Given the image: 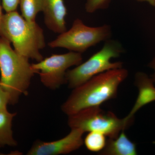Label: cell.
<instances>
[{
  "mask_svg": "<svg viewBox=\"0 0 155 155\" xmlns=\"http://www.w3.org/2000/svg\"><path fill=\"white\" fill-rule=\"evenodd\" d=\"M124 68L112 69L96 75L73 89L61 107L67 116L92 107H100L107 101L117 97L118 87L128 76Z\"/></svg>",
  "mask_w": 155,
  "mask_h": 155,
  "instance_id": "6da1fadb",
  "label": "cell"
},
{
  "mask_svg": "<svg viewBox=\"0 0 155 155\" xmlns=\"http://www.w3.org/2000/svg\"><path fill=\"white\" fill-rule=\"evenodd\" d=\"M0 35L11 43L19 54L39 62L44 59L41 50L46 46L42 28L29 22L17 11L6 13L0 23Z\"/></svg>",
  "mask_w": 155,
  "mask_h": 155,
  "instance_id": "7a4b0ae2",
  "label": "cell"
},
{
  "mask_svg": "<svg viewBox=\"0 0 155 155\" xmlns=\"http://www.w3.org/2000/svg\"><path fill=\"white\" fill-rule=\"evenodd\" d=\"M10 43L5 38H0V85L10 94V104L14 105L20 96L28 95L36 72L29 59L17 53Z\"/></svg>",
  "mask_w": 155,
  "mask_h": 155,
  "instance_id": "3957f363",
  "label": "cell"
},
{
  "mask_svg": "<svg viewBox=\"0 0 155 155\" xmlns=\"http://www.w3.org/2000/svg\"><path fill=\"white\" fill-rule=\"evenodd\" d=\"M105 42L101 50L87 61L67 71L66 81L69 88H75L103 72L122 68V62L111 61L113 58H118L124 52L121 43L111 39Z\"/></svg>",
  "mask_w": 155,
  "mask_h": 155,
  "instance_id": "277c9868",
  "label": "cell"
},
{
  "mask_svg": "<svg viewBox=\"0 0 155 155\" xmlns=\"http://www.w3.org/2000/svg\"><path fill=\"white\" fill-rule=\"evenodd\" d=\"M134 120L117 117L114 113L102 110L100 107L83 109L68 116V124L71 129L77 128L85 132L96 131L115 138L122 130L130 126Z\"/></svg>",
  "mask_w": 155,
  "mask_h": 155,
  "instance_id": "5b68a950",
  "label": "cell"
},
{
  "mask_svg": "<svg viewBox=\"0 0 155 155\" xmlns=\"http://www.w3.org/2000/svg\"><path fill=\"white\" fill-rule=\"evenodd\" d=\"M112 29L110 25L98 27L87 26L80 19H76L69 30L60 34L50 42V48H63L70 51L82 54L90 48L110 39Z\"/></svg>",
  "mask_w": 155,
  "mask_h": 155,
  "instance_id": "8992f818",
  "label": "cell"
},
{
  "mask_svg": "<svg viewBox=\"0 0 155 155\" xmlns=\"http://www.w3.org/2000/svg\"><path fill=\"white\" fill-rule=\"evenodd\" d=\"M82 60L81 54L70 51L52 55L31 65L44 86L55 90L67 84L66 75L69 68L79 65Z\"/></svg>",
  "mask_w": 155,
  "mask_h": 155,
  "instance_id": "52a82bcc",
  "label": "cell"
},
{
  "mask_svg": "<svg viewBox=\"0 0 155 155\" xmlns=\"http://www.w3.org/2000/svg\"><path fill=\"white\" fill-rule=\"evenodd\" d=\"M84 132L81 129L72 128L63 138L51 142L37 140L35 142L27 155H65L76 150L84 143L82 136Z\"/></svg>",
  "mask_w": 155,
  "mask_h": 155,
  "instance_id": "ba28073f",
  "label": "cell"
},
{
  "mask_svg": "<svg viewBox=\"0 0 155 155\" xmlns=\"http://www.w3.org/2000/svg\"><path fill=\"white\" fill-rule=\"evenodd\" d=\"M42 12L45 24L49 30L59 34L67 30V11L64 0H43Z\"/></svg>",
  "mask_w": 155,
  "mask_h": 155,
  "instance_id": "9c48e42d",
  "label": "cell"
},
{
  "mask_svg": "<svg viewBox=\"0 0 155 155\" xmlns=\"http://www.w3.org/2000/svg\"><path fill=\"white\" fill-rule=\"evenodd\" d=\"M134 84L138 89L136 101L130 113L125 117L126 120H134L136 113L143 106L155 101L154 83L150 77L144 72L136 74Z\"/></svg>",
  "mask_w": 155,
  "mask_h": 155,
  "instance_id": "30bf717a",
  "label": "cell"
},
{
  "mask_svg": "<svg viewBox=\"0 0 155 155\" xmlns=\"http://www.w3.org/2000/svg\"><path fill=\"white\" fill-rule=\"evenodd\" d=\"M115 138H109L105 147L99 154L103 155H136V145L122 130Z\"/></svg>",
  "mask_w": 155,
  "mask_h": 155,
  "instance_id": "8fae6325",
  "label": "cell"
},
{
  "mask_svg": "<svg viewBox=\"0 0 155 155\" xmlns=\"http://www.w3.org/2000/svg\"><path fill=\"white\" fill-rule=\"evenodd\" d=\"M17 115L10 113L8 110L0 111V147L8 146L15 147L17 141L13 135L12 129V121Z\"/></svg>",
  "mask_w": 155,
  "mask_h": 155,
  "instance_id": "7c38bea8",
  "label": "cell"
},
{
  "mask_svg": "<svg viewBox=\"0 0 155 155\" xmlns=\"http://www.w3.org/2000/svg\"><path fill=\"white\" fill-rule=\"evenodd\" d=\"M22 16L31 22H35L37 15L42 11L43 0H20Z\"/></svg>",
  "mask_w": 155,
  "mask_h": 155,
  "instance_id": "4fadbf2b",
  "label": "cell"
},
{
  "mask_svg": "<svg viewBox=\"0 0 155 155\" xmlns=\"http://www.w3.org/2000/svg\"><path fill=\"white\" fill-rule=\"evenodd\" d=\"M84 143L89 150L99 153L105 147L107 143L106 136L100 132L91 131L86 136Z\"/></svg>",
  "mask_w": 155,
  "mask_h": 155,
  "instance_id": "5bb4252c",
  "label": "cell"
},
{
  "mask_svg": "<svg viewBox=\"0 0 155 155\" xmlns=\"http://www.w3.org/2000/svg\"><path fill=\"white\" fill-rule=\"evenodd\" d=\"M111 0H87L85 5V11L87 13H94L99 10L107 9Z\"/></svg>",
  "mask_w": 155,
  "mask_h": 155,
  "instance_id": "9a60e30c",
  "label": "cell"
},
{
  "mask_svg": "<svg viewBox=\"0 0 155 155\" xmlns=\"http://www.w3.org/2000/svg\"><path fill=\"white\" fill-rule=\"evenodd\" d=\"M10 94L0 85V111L7 110V106L10 104Z\"/></svg>",
  "mask_w": 155,
  "mask_h": 155,
  "instance_id": "2e32d148",
  "label": "cell"
},
{
  "mask_svg": "<svg viewBox=\"0 0 155 155\" xmlns=\"http://www.w3.org/2000/svg\"><path fill=\"white\" fill-rule=\"evenodd\" d=\"M20 0H2L3 8L6 13L16 11Z\"/></svg>",
  "mask_w": 155,
  "mask_h": 155,
  "instance_id": "e0dca14e",
  "label": "cell"
},
{
  "mask_svg": "<svg viewBox=\"0 0 155 155\" xmlns=\"http://www.w3.org/2000/svg\"><path fill=\"white\" fill-rule=\"evenodd\" d=\"M148 67L153 70V73L152 75H151L150 78L152 79L154 84H155V57L149 64Z\"/></svg>",
  "mask_w": 155,
  "mask_h": 155,
  "instance_id": "ac0fdd59",
  "label": "cell"
},
{
  "mask_svg": "<svg viewBox=\"0 0 155 155\" xmlns=\"http://www.w3.org/2000/svg\"><path fill=\"white\" fill-rule=\"evenodd\" d=\"M138 2H146L148 3L150 5L155 7V0H136Z\"/></svg>",
  "mask_w": 155,
  "mask_h": 155,
  "instance_id": "d6986e66",
  "label": "cell"
},
{
  "mask_svg": "<svg viewBox=\"0 0 155 155\" xmlns=\"http://www.w3.org/2000/svg\"><path fill=\"white\" fill-rule=\"evenodd\" d=\"M3 15V14H2V8H1V5H0V23H1Z\"/></svg>",
  "mask_w": 155,
  "mask_h": 155,
  "instance_id": "ffe728a7",
  "label": "cell"
},
{
  "mask_svg": "<svg viewBox=\"0 0 155 155\" xmlns=\"http://www.w3.org/2000/svg\"></svg>",
  "mask_w": 155,
  "mask_h": 155,
  "instance_id": "44dd1931",
  "label": "cell"
}]
</instances>
